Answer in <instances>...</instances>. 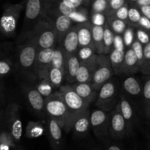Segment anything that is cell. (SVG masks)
I'll list each match as a JSON object with an SVG mask.
<instances>
[{"mask_svg":"<svg viewBox=\"0 0 150 150\" xmlns=\"http://www.w3.org/2000/svg\"><path fill=\"white\" fill-rule=\"evenodd\" d=\"M67 111V133L73 130L75 121L82 114L89 110V104L83 100L69 84L62 85L59 89Z\"/></svg>","mask_w":150,"mask_h":150,"instance_id":"obj_1","label":"cell"},{"mask_svg":"<svg viewBox=\"0 0 150 150\" xmlns=\"http://www.w3.org/2000/svg\"><path fill=\"white\" fill-rule=\"evenodd\" d=\"M27 39L31 40L39 50L54 48L58 45V38L52 25L41 16V18L35 24Z\"/></svg>","mask_w":150,"mask_h":150,"instance_id":"obj_2","label":"cell"},{"mask_svg":"<svg viewBox=\"0 0 150 150\" xmlns=\"http://www.w3.org/2000/svg\"><path fill=\"white\" fill-rule=\"evenodd\" d=\"M45 111L51 119L55 120L60 127L67 131V111L61 93L59 91L45 98Z\"/></svg>","mask_w":150,"mask_h":150,"instance_id":"obj_3","label":"cell"},{"mask_svg":"<svg viewBox=\"0 0 150 150\" xmlns=\"http://www.w3.org/2000/svg\"><path fill=\"white\" fill-rule=\"evenodd\" d=\"M38 48L31 40L27 39L23 45H20L18 53L19 67L22 71L35 77V67ZM36 78V77H35Z\"/></svg>","mask_w":150,"mask_h":150,"instance_id":"obj_4","label":"cell"},{"mask_svg":"<svg viewBox=\"0 0 150 150\" xmlns=\"http://www.w3.org/2000/svg\"><path fill=\"white\" fill-rule=\"evenodd\" d=\"M114 74V72L108 55H98L96 67L90 83L93 89L98 91L111 80Z\"/></svg>","mask_w":150,"mask_h":150,"instance_id":"obj_5","label":"cell"},{"mask_svg":"<svg viewBox=\"0 0 150 150\" xmlns=\"http://www.w3.org/2000/svg\"><path fill=\"white\" fill-rule=\"evenodd\" d=\"M24 8L23 3L7 6L0 18V32L6 36H13L16 33L19 17Z\"/></svg>","mask_w":150,"mask_h":150,"instance_id":"obj_6","label":"cell"},{"mask_svg":"<svg viewBox=\"0 0 150 150\" xmlns=\"http://www.w3.org/2000/svg\"><path fill=\"white\" fill-rule=\"evenodd\" d=\"M118 89L113 81L110 80L105 83L98 94L96 100V106L105 111H112L115 108L117 103Z\"/></svg>","mask_w":150,"mask_h":150,"instance_id":"obj_7","label":"cell"},{"mask_svg":"<svg viewBox=\"0 0 150 150\" xmlns=\"http://www.w3.org/2000/svg\"><path fill=\"white\" fill-rule=\"evenodd\" d=\"M42 16L52 25L56 31L58 38V45L67 32L76 24L68 16L59 13L42 10Z\"/></svg>","mask_w":150,"mask_h":150,"instance_id":"obj_8","label":"cell"},{"mask_svg":"<svg viewBox=\"0 0 150 150\" xmlns=\"http://www.w3.org/2000/svg\"><path fill=\"white\" fill-rule=\"evenodd\" d=\"M54 49L55 47L38 51L35 62V77L39 81L47 78L48 71L52 66V58Z\"/></svg>","mask_w":150,"mask_h":150,"instance_id":"obj_9","label":"cell"},{"mask_svg":"<svg viewBox=\"0 0 150 150\" xmlns=\"http://www.w3.org/2000/svg\"><path fill=\"white\" fill-rule=\"evenodd\" d=\"M127 128L125 120L122 115L119 104L112 110L109 119L108 134L114 139H121L127 135Z\"/></svg>","mask_w":150,"mask_h":150,"instance_id":"obj_10","label":"cell"},{"mask_svg":"<svg viewBox=\"0 0 150 150\" xmlns=\"http://www.w3.org/2000/svg\"><path fill=\"white\" fill-rule=\"evenodd\" d=\"M109 119L106 111L102 109L94 110L90 114V125L95 136L103 138L108 134Z\"/></svg>","mask_w":150,"mask_h":150,"instance_id":"obj_11","label":"cell"},{"mask_svg":"<svg viewBox=\"0 0 150 150\" xmlns=\"http://www.w3.org/2000/svg\"><path fill=\"white\" fill-rule=\"evenodd\" d=\"M42 12V0H26L25 6V23L29 28L27 36L35 27V24L41 18Z\"/></svg>","mask_w":150,"mask_h":150,"instance_id":"obj_12","label":"cell"},{"mask_svg":"<svg viewBox=\"0 0 150 150\" xmlns=\"http://www.w3.org/2000/svg\"><path fill=\"white\" fill-rule=\"evenodd\" d=\"M9 125L14 141L19 142L23 133V125L19 114V106L17 104H13L9 108Z\"/></svg>","mask_w":150,"mask_h":150,"instance_id":"obj_13","label":"cell"},{"mask_svg":"<svg viewBox=\"0 0 150 150\" xmlns=\"http://www.w3.org/2000/svg\"><path fill=\"white\" fill-rule=\"evenodd\" d=\"M98 56V54H95L89 59L81 62L75 83H91L96 67Z\"/></svg>","mask_w":150,"mask_h":150,"instance_id":"obj_14","label":"cell"},{"mask_svg":"<svg viewBox=\"0 0 150 150\" xmlns=\"http://www.w3.org/2000/svg\"><path fill=\"white\" fill-rule=\"evenodd\" d=\"M59 45H61L67 57L77 54L79 49V45L76 23L67 32Z\"/></svg>","mask_w":150,"mask_h":150,"instance_id":"obj_15","label":"cell"},{"mask_svg":"<svg viewBox=\"0 0 150 150\" xmlns=\"http://www.w3.org/2000/svg\"><path fill=\"white\" fill-rule=\"evenodd\" d=\"M76 26L79 48L95 45L92 39V24L90 21L83 23H76Z\"/></svg>","mask_w":150,"mask_h":150,"instance_id":"obj_16","label":"cell"},{"mask_svg":"<svg viewBox=\"0 0 150 150\" xmlns=\"http://www.w3.org/2000/svg\"><path fill=\"white\" fill-rule=\"evenodd\" d=\"M26 94L28 102L34 111L38 114H42L43 112H45V98L40 93L36 87L28 88Z\"/></svg>","mask_w":150,"mask_h":150,"instance_id":"obj_17","label":"cell"},{"mask_svg":"<svg viewBox=\"0 0 150 150\" xmlns=\"http://www.w3.org/2000/svg\"><path fill=\"white\" fill-rule=\"evenodd\" d=\"M140 71V65L136 54L131 48H127L125 54L124 63H123V74L130 76L132 74Z\"/></svg>","mask_w":150,"mask_h":150,"instance_id":"obj_18","label":"cell"},{"mask_svg":"<svg viewBox=\"0 0 150 150\" xmlns=\"http://www.w3.org/2000/svg\"><path fill=\"white\" fill-rule=\"evenodd\" d=\"M70 86L73 90L89 105L97 99V91L93 89L90 83H73Z\"/></svg>","mask_w":150,"mask_h":150,"instance_id":"obj_19","label":"cell"},{"mask_svg":"<svg viewBox=\"0 0 150 150\" xmlns=\"http://www.w3.org/2000/svg\"><path fill=\"white\" fill-rule=\"evenodd\" d=\"M48 136L51 147L54 150H59L62 141V128L53 119L48 120Z\"/></svg>","mask_w":150,"mask_h":150,"instance_id":"obj_20","label":"cell"},{"mask_svg":"<svg viewBox=\"0 0 150 150\" xmlns=\"http://www.w3.org/2000/svg\"><path fill=\"white\" fill-rule=\"evenodd\" d=\"M81 62L77 54L67 56L65 64V80L70 83L76 82Z\"/></svg>","mask_w":150,"mask_h":150,"instance_id":"obj_21","label":"cell"},{"mask_svg":"<svg viewBox=\"0 0 150 150\" xmlns=\"http://www.w3.org/2000/svg\"><path fill=\"white\" fill-rule=\"evenodd\" d=\"M118 104L122 115L123 116L125 120L126 125H127V133H128V130L131 129V126L133 122V117H133L134 116L133 109L132 108L131 104L126 99L124 95H120Z\"/></svg>","mask_w":150,"mask_h":150,"instance_id":"obj_22","label":"cell"},{"mask_svg":"<svg viewBox=\"0 0 150 150\" xmlns=\"http://www.w3.org/2000/svg\"><path fill=\"white\" fill-rule=\"evenodd\" d=\"M125 54V50L113 48L112 51L108 55L114 74H123L122 67L123 63H124Z\"/></svg>","mask_w":150,"mask_h":150,"instance_id":"obj_23","label":"cell"},{"mask_svg":"<svg viewBox=\"0 0 150 150\" xmlns=\"http://www.w3.org/2000/svg\"><path fill=\"white\" fill-rule=\"evenodd\" d=\"M90 127V113L87 110L76 119L73 125V130L76 134L83 135L88 132Z\"/></svg>","mask_w":150,"mask_h":150,"instance_id":"obj_24","label":"cell"},{"mask_svg":"<svg viewBox=\"0 0 150 150\" xmlns=\"http://www.w3.org/2000/svg\"><path fill=\"white\" fill-rule=\"evenodd\" d=\"M123 89L132 96H138L142 93L143 88L139 81L133 76H127L123 82Z\"/></svg>","mask_w":150,"mask_h":150,"instance_id":"obj_25","label":"cell"},{"mask_svg":"<svg viewBox=\"0 0 150 150\" xmlns=\"http://www.w3.org/2000/svg\"><path fill=\"white\" fill-rule=\"evenodd\" d=\"M105 15H106L107 23H108V26L111 29V31L114 33V35H122L127 26H129L127 23H126L124 21L117 18L111 14Z\"/></svg>","mask_w":150,"mask_h":150,"instance_id":"obj_26","label":"cell"},{"mask_svg":"<svg viewBox=\"0 0 150 150\" xmlns=\"http://www.w3.org/2000/svg\"><path fill=\"white\" fill-rule=\"evenodd\" d=\"M67 55L61 45H58L55 47L54 55L52 58V67L58 68L64 72L65 75V64Z\"/></svg>","mask_w":150,"mask_h":150,"instance_id":"obj_27","label":"cell"},{"mask_svg":"<svg viewBox=\"0 0 150 150\" xmlns=\"http://www.w3.org/2000/svg\"><path fill=\"white\" fill-rule=\"evenodd\" d=\"M103 38L104 26H98L92 25V39L96 48L97 54H103Z\"/></svg>","mask_w":150,"mask_h":150,"instance_id":"obj_28","label":"cell"},{"mask_svg":"<svg viewBox=\"0 0 150 150\" xmlns=\"http://www.w3.org/2000/svg\"><path fill=\"white\" fill-rule=\"evenodd\" d=\"M46 79L55 89H59L62 86L63 81L65 80V75L61 70L51 66Z\"/></svg>","mask_w":150,"mask_h":150,"instance_id":"obj_29","label":"cell"},{"mask_svg":"<svg viewBox=\"0 0 150 150\" xmlns=\"http://www.w3.org/2000/svg\"><path fill=\"white\" fill-rule=\"evenodd\" d=\"M44 127L40 122H28L26 127V136L29 139H37L44 133Z\"/></svg>","mask_w":150,"mask_h":150,"instance_id":"obj_30","label":"cell"},{"mask_svg":"<svg viewBox=\"0 0 150 150\" xmlns=\"http://www.w3.org/2000/svg\"><path fill=\"white\" fill-rule=\"evenodd\" d=\"M114 32L111 31L108 26V23H105L104 26V38H103V54L109 55L110 53L112 51L114 48Z\"/></svg>","mask_w":150,"mask_h":150,"instance_id":"obj_31","label":"cell"},{"mask_svg":"<svg viewBox=\"0 0 150 150\" xmlns=\"http://www.w3.org/2000/svg\"><path fill=\"white\" fill-rule=\"evenodd\" d=\"M142 17V14L139 7L136 4H130L128 10V20H127V23L129 26L137 28L138 23Z\"/></svg>","mask_w":150,"mask_h":150,"instance_id":"obj_32","label":"cell"},{"mask_svg":"<svg viewBox=\"0 0 150 150\" xmlns=\"http://www.w3.org/2000/svg\"><path fill=\"white\" fill-rule=\"evenodd\" d=\"M144 111L147 118H150V76L146 78L142 90Z\"/></svg>","mask_w":150,"mask_h":150,"instance_id":"obj_33","label":"cell"},{"mask_svg":"<svg viewBox=\"0 0 150 150\" xmlns=\"http://www.w3.org/2000/svg\"><path fill=\"white\" fill-rule=\"evenodd\" d=\"M90 13H100L106 14L108 9V0H91Z\"/></svg>","mask_w":150,"mask_h":150,"instance_id":"obj_34","label":"cell"},{"mask_svg":"<svg viewBox=\"0 0 150 150\" xmlns=\"http://www.w3.org/2000/svg\"><path fill=\"white\" fill-rule=\"evenodd\" d=\"M36 89L39 91L40 93L45 98H48L49 96H51L53 93H54L55 92H54V89L55 88L53 86V85L48 81V80L47 79H42V80L39 81V83L37 86Z\"/></svg>","mask_w":150,"mask_h":150,"instance_id":"obj_35","label":"cell"},{"mask_svg":"<svg viewBox=\"0 0 150 150\" xmlns=\"http://www.w3.org/2000/svg\"><path fill=\"white\" fill-rule=\"evenodd\" d=\"M140 71L145 76H150V42L144 46V59Z\"/></svg>","mask_w":150,"mask_h":150,"instance_id":"obj_36","label":"cell"},{"mask_svg":"<svg viewBox=\"0 0 150 150\" xmlns=\"http://www.w3.org/2000/svg\"><path fill=\"white\" fill-rule=\"evenodd\" d=\"M95 54H97V52L95 45L82 47L79 48L77 52V56L80 62L86 61L94 57Z\"/></svg>","mask_w":150,"mask_h":150,"instance_id":"obj_37","label":"cell"},{"mask_svg":"<svg viewBox=\"0 0 150 150\" xmlns=\"http://www.w3.org/2000/svg\"><path fill=\"white\" fill-rule=\"evenodd\" d=\"M123 40H124L125 48H129L132 46L134 41L136 40V28L133 26H128L126 30L122 35Z\"/></svg>","mask_w":150,"mask_h":150,"instance_id":"obj_38","label":"cell"},{"mask_svg":"<svg viewBox=\"0 0 150 150\" xmlns=\"http://www.w3.org/2000/svg\"><path fill=\"white\" fill-rule=\"evenodd\" d=\"M106 22V15L104 14V13H90V23L93 26H104Z\"/></svg>","mask_w":150,"mask_h":150,"instance_id":"obj_39","label":"cell"},{"mask_svg":"<svg viewBox=\"0 0 150 150\" xmlns=\"http://www.w3.org/2000/svg\"><path fill=\"white\" fill-rule=\"evenodd\" d=\"M71 8L87 7L89 8L91 0H59Z\"/></svg>","mask_w":150,"mask_h":150,"instance_id":"obj_40","label":"cell"},{"mask_svg":"<svg viewBox=\"0 0 150 150\" xmlns=\"http://www.w3.org/2000/svg\"><path fill=\"white\" fill-rule=\"evenodd\" d=\"M129 4L128 2L126 3L124 6H122V7H120L119 10H117V11L114 12V13H112L111 15L116 17L117 18L120 19L122 21H124L126 23H127V20H128V10H129ZM128 24V23H127Z\"/></svg>","mask_w":150,"mask_h":150,"instance_id":"obj_41","label":"cell"},{"mask_svg":"<svg viewBox=\"0 0 150 150\" xmlns=\"http://www.w3.org/2000/svg\"><path fill=\"white\" fill-rule=\"evenodd\" d=\"M130 48L133 50L136 57H137L141 69V66H142L144 59V45L140 42H139L137 40H136Z\"/></svg>","mask_w":150,"mask_h":150,"instance_id":"obj_42","label":"cell"},{"mask_svg":"<svg viewBox=\"0 0 150 150\" xmlns=\"http://www.w3.org/2000/svg\"><path fill=\"white\" fill-rule=\"evenodd\" d=\"M136 40L144 46L150 42V34L140 28H136Z\"/></svg>","mask_w":150,"mask_h":150,"instance_id":"obj_43","label":"cell"},{"mask_svg":"<svg viewBox=\"0 0 150 150\" xmlns=\"http://www.w3.org/2000/svg\"><path fill=\"white\" fill-rule=\"evenodd\" d=\"M127 2V0H108V9L106 14H112Z\"/></svg>","mask_w":150,"mask_h":150,"instance_id":"obj_44","label":"cell"},{"mask_svg":"<svg viewBox=\"0 0 150 150\" xmlns=\"http://www.w3.org/2000/svg\"><path fill=\"white\" fill-rule=\"evenodd\" d=\"M0 144L9 145L10 146H14V139L11 133L7 132H3L0 134Z\"/></svg>","mask_w":150,"mask_h":150,"instance_id":"obj_45","label":"cell"},{"mask_svg":"<svg viewBox=\"0 0 150 150\" xmlns=\"http://www.w3.org/2000/svg\"><path fill=\"white\" fill-rule=\"evenodd\" d=\"M11 70V64L6 60L0 61V76H5Z\"/></svg>","mask_w":150,"mask_h":150,"instance_id":"obj_46","label":"cell"},{"mask_svg":"<svg viewBox=\"0 0 150 150\" xmlns=\"http://www.w3.org/2000/svg\"><path fill=\"white\" fill-rule=\"evenodd\" d=\"M137 28H140V29H144V30L149 32L150 34V20L148 19L147 18L142 16L140 21H139V23H138Z\"/></svg>","mask_w":150,"mask_h":150,"instance_id":"obj_47","label":"cell"},{"mask_svg":"<svg viewBox=\"0 0 150 150\" xmlns=\"http://www.w3.org/2000/svg\"><path fill=\"white\" fill-rule=\"evenodd\" d=\"M114 48L125 50V45L124 40H123L122 35H115L114 40Z\"/></svg>","mask_w":150,"mask_h":150,"instance_id":"obj_48","label":"cell"},{"mask_svg":"<svg viewBox=\"0 0 150 150\" xmlns=\"http://www.w3.org/2000/svg\"><path fill=\"white\" fill-rule=\"evenodd\" d=\"M139 8L142 13V16L147 18L150 20V6H142V7H139Z\"/></svg>","mask_w":150,"mask_h":150,"instance_id":"obj_49","label":"cell"},{"mask_svg":"<svg viewBox=\"0 0 150 150\" xmlns=\"http://www.w3.org/2000/svg\"><path fill=\"white\" fill-rule=\"evenodd\" d=\"M135 4L139 7L142 6H150V0H138Z\"/></svg>","mask_w":150,"mask_h":150,"instance_id":"obj_50","label":"cell"},{"mask_svg":"<svg viewBox=\"0 0 150 150\" xmlns=\"http://www.w3.org/2000/svg\"><path fill=\"white\" fill-rule=\"evenodd\" d=\"M10 146L9 145L0 144V150H10Z\"/></svg>","mask_w":150,"mask_h":150,"instance_id":"obj_51","label":"cell"},{"mask_svg":"<svg viewBox=\"0 0 150 150\" xmlns=\"http://www.w3.org/2000/svg\"><path fill=\"white\" fill-rule=\"evenodd\" d=\"M108 150H122V149H120L118 146H117V145H112V146L108 147Z\"/></svg>","mask_w":150,"mask_h":150,"instance_id":"obj_52","label":"cell"},{"mask_svg":"<svg viewBox=\"0 0 150 150\" xmlns=\"http://www.w3.org/2000/svg\"><path fill=\"white\" fill-rule=\"evenodd\" d=\"M137 1H138V0H127V1L130 4H135Z\"/></svg>","mask_w":150,"mask_h":150,"instance_id":"obj_53","label":"cell"},{"mask_svg":"<svg viewBox=\"0 0 150 150\" xmlns=\"http://www.w3.org/2000/svg\"><path fill=\"white\" fill-rule=\"evenodd\" d=\"M149 150H150V149H149Z\"/></svg>","mask_w":150,"mask_h":150,"instance_id":"obj_54","label":"cell"}]
</instances>
